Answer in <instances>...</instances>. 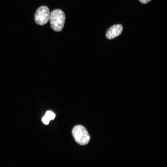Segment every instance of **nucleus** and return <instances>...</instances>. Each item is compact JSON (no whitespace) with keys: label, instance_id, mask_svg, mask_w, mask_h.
I'll return each instance as SVG.
<instances>
[{"label":"nucleus","instance_id":"1","mask_svg":"<svg viewBox=\"0 0 167 167\" xmlns=\"http://www.w3.org/2000/svg\"><path fill=\"white\" fill-rule=\"evenodd\" d=\"M66 19L64 12L61 10L56 9L51 13L50 22L51 27L54 31L60 32L63 29Z\"/></svg>","mask_w":167,"mask_h":167},{"label":"nucleus","instance_id":"2","mask_svg":"<svg viewBox=\"0 0 167 167\" xmlns=\"http://www.w3.org/2000/svg\"><path fill=\"white\" fill-rule=\"evenodd\" d=\"M72 134L75 141L80 145L87 144L90 140V136L86 128L83 126H75L72 131Z\"/></svg>","mask_w":167,"mask_h":167},{"label":"nucleus","instance_id":"3","mask_svg":"<svg viewBox=\"0 0 167 167\" xmlns=\"http://www.w3.org/2000/svg\"><path fill=\"white\" fill-rule=\"evenodd\" d=\"M51 13L49 8L45 6L40 7L36 10L34 15V20L39 25L47 24L50 19Z\"/></svg>","mask_w":167,"mask_h":167},{"label":"nucleus","instance_id":"4","mask_svg":"<svg viewBox=\"0 0 167 167\" xmlns=\"http://www.w3.org/2000/svg\"><path fill=\"white\" fill-rule=\"evenodd\" d=\"M123 30V27L121 24L114 25L108 29L105 33L106 37L108 39H113L120 35Z\"/></svg>","mask_w":167,"mask_h":167},{"label":"nucleus","instance_id":"5","mask_svg":"<svg viewBox=\"0 0 167 167\" xmlns=\"http://www.w3.org/2000/svg\"><path fill=\"white\" fill-rule=\"evenodd\" d=\"M45 116L49 121L54 119L55 117V114L50 111H47Z\"/></svg>","mask_w":167,"mask_h":167},{"label":"nucleus","instance_id":"6","mask_svg":"<svg viewBox=\"0 0 167 167\" xmlns=\"http://www.w3.org/2000/svg\"><path fill=\"white\" fill-rule=\"evenodd\" d=\"M43 122L45 124H48L49 123V121L44 116L42 119Z\"/></svg>","mask_w":167,"mask_h":167},{"label":"nucleus","instance_id":"7","mask_svg":"<svg viewBox=\"0 0 167 167\" xmlns=\"http://www.w3.org/2000/svg\"><path fill=\"white\" fill-rule=\"evenodd\" d=\"M139 2L143 4H146L149 2H150L151 0H139Z\"/></svg>","mask_w":167,"mask_h":167}]
</instances>
